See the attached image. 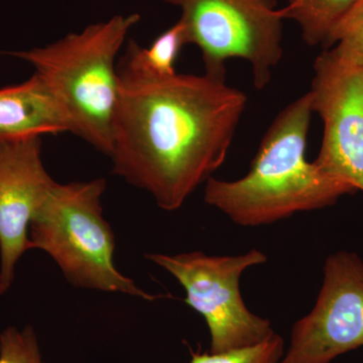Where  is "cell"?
<instances>
[{"instance_id":"cell-4","label":"cell","mask_w":363,"mask_h":363,"mask_svg":"<svg viewBox=\"0 0 363 363\" xmlns=\"http://www.w3.org/2000/svg\"><path fill=\"white\" fill-rule=\"evenodd\" d=\"M104 179L55 183L30 226V250L56 262L72 285L154 300L114 264L116 240L104 217Z\"/></svg>"},{"instance_id":"cell-3","label":"cell","mask_w":363,"mask_h":363,"mask_svg":"<svg viewBox=\"0 0 363 363\" xmlns=\"http://www.w3.org/2000/svg\"><path fill=\"white\" fill-rule=\"evenodd\" d=\"M140 21L138 13L118 14L45 47L11 52L32 64L58 96L72 133L108 157L119 97L117 56Z\"/></svg>"},{"instance_id":"cell-6","label":"cell","mask_w":363,"mask_h":363,"mask_svg":"<svg viewBox=\"0 0 363 363\" xmlns=\"http://www.w3.org/2000/svg\"><path fill=\"white\" fill-rule=\"evenodd\" d=\"M145 257L177 279L185 290V302L204 318L211 338L210 353L252 347L276 334L269 320L248 309L240 294L243 272L267 260L260 250L231 257L192 252Z\"/></svg>"},{"instance_id":"cell-8","label":"cell","mask_w":363,"mask_h":363,"mask_svg":"<svg viewBox=\"0 0 363 363\" xmlns=\"http://www.w3.org/2000/svg\"><path fill=\"white\" fill-rule=\"evenodd\" d=\"M309 92L313 113L323 123L314 164L326 175L363 192V67L324 49L315 60Z\"/></svg>"},{"instance_id":"cell-5","label":"cell","mask_w":363,"mask_h":363,"mask_svg":"<svg viewBox=\"0 0 363 363\" xmlns=\"http://www.w3.org/2000/svg\"><path fill=\"white\" fill-rule=\"evenodd\" d=\"M181 9L188 44L199 48L205 74L226 79L229 59L252 66L255 89L262 90L283 57L281 9L276 0H162Z\"/></svg>"},{"instance_id":"cell-15","label":"cell","mask_w":363,"mask_h":363,"mask_svg":"<svg viewBox=\"0 0 363 363\" xmlns=\"http://www.w3.org/2000/svg\"><path fill=\"white\" fill-rule=\"evenodd\" d=\"M0 363H45L32 327H7L0 333Z\"/></svg>"},{"instance_id":"cell-13","label":"cell","mask_w":363,"mask_h":363,"mask_svg":"<svg viewBox=\"0 0 363 363\" xmlns=\"http://www.w3.org/2000/svg\"><path fill=\"white\" fill-rule=\"evenodd\" d=\"M325 49H331L344 62L363 67V0H357L334 28Z\"/></svg>"},{"instance_id":"cell-2","label":"cell","mask_w":363,"mask_h":363,"mask_svg":"<svg viewBox=\"0 0 363 363\" xmlns=\"http://www.w3.org/2000/svg\"><path fill=\"white\" fill-rule=\"evenodd\" d=\"M313 114L310 92L286 105L259 143L250 171L235 181L210 178L204 200L238 225H269L332 206L357 190L306 159Z\"/></svg>"},{"instance_id":"cell-12","label":"cell","mask_w":363,"mask_h":363,"mask_svg":"<svg viewBox=\"0 0 363 363\" xmlns=\"http://www.w3.org/2000/svg\"><path fill=\"white\" fill-rule=\"evenodd\" d=\"M357 0H288L281 9L285 20L298 23L303 40L310 47L326 48L332 32Z\"/></svg>"},{"instance_id":"cell-10","label":"cell","mask_w":363,"mask_h":363,"mask_svg":"<svg viewBox=\"0 0 363 363\" xmlns=\"http://www.w3.org/2000/svg\"><path fill=\"white\" fill-rule=\"evenodd\" d=\"M62 133H72L70 116L39 74L0 88V142Z\"/></svg>"},{"instance_id":"cell-1","label":"cell","mask_w":363,"mask_h":363,"mask_svg":"<svg viewBox=\"0 0 363 363\" xmlns=\"http://www.w3.org/2000/svg\"><path fill=\"white\" fill-rule=\"evenodd\" d=\"M117 68L113 173L176 211L225 162L247 94L207 74L150 77Z\"/></svg>"},{"instance_id":"cell-7","label":"cell","mask_w":363,"mask_h":363,"mask_svg":"<svg viewBox=\"0 0 363 363\" xmlns=\"http://www.w3.org/2000/svg\"><path fill=\"white\" fill-rule=\"evenodd\" d=\"M363 346V260L341 250L327 257L309 314L294 324L279 363H330Z\"/></svg>"},{"instance_id":"cell-14","label":"cell","mask_w":363,"mask_h":363,"mask_svg":"<svg viewBox=\"0 0 363 363\" xmlns=\"http://www.w3.org/2000/svg\"><path fill=\"white\" fill-rule=\"evenodd\" d=\"M285 353L284 339L274 334L269 340L245 350L218 353H192L191 363H279Z\"/></svg>"},{"instance_id":"cell-9","label":"cell","mask_w":363,"mask_h":363,"mask_svg":"<svg viewBox=\"0 0 363 363\" xmlns=\"http://www.w3.org/2000/svg\"><path fill=\"white\" fill-rule=\"evenodd\" d=\"M55 183L40 136L0 142V294L13 285L16 264L30 250V223Z\"/></svg>"},{"instance_id":"cell-11","label":"cell","mask_w":363,"mask_h":363,"mask_svg":"<svg viewBox=\"0 0 363 363\" xmlns=\"http://www.w3.org/2000/svg\"><path fill=\"white\" fill-rule=\"evenodd\" d=\"M185 45H188L185 26L178 21L157 37L149 48L140 47L130 40L118 67L138 75L169 77L177 74V60Z\"/></svg>"}]
</instances>
